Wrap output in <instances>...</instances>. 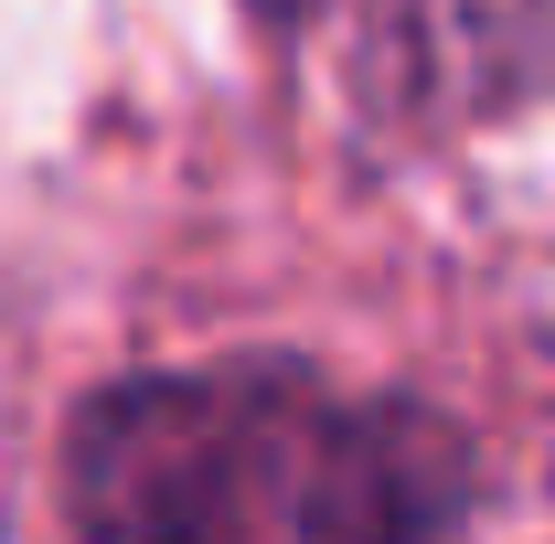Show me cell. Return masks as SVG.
Returning a JSON list of instances; mask_svg holds the SVG:
<instances>
[{"mask_svg":"<svg viewBox=\"0 0 555 544\" xmlns=\"http://www.w3.org/2000/svg\"><path fill=\"white\" fill-rule=\"evenodd\" d=\"M416 54L438 96L502 107L555 75V0H416Z\"/></svg>","mask_w":555,"mask_h":544,"instance_id":"2","label":"cell"},{"mask_svg":"<svg viewBox=\"0 0 555 544\" xmlns=\"http://www.w3.org/2000/svg\"><path fill=\"white\" fill-rule=\"evenodd\" d=\"M96 544H438L470 502L460 438L299 363L129 374L65 438Z\"/></svg>","mask_w":555,"mask_h":544,"instance_id":"1","label":"cell"}]
</instances>
